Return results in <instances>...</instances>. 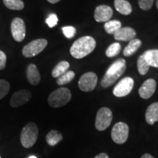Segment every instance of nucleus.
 <instances>
[{
	"instance_id": "nucleus-1",
	"label": "nucleus",
	"mask_w": 158,
	"mask_h": 158,
	"mask_svg": "<svg viewBox=\"0 0 158 158\" xmlns=\"http://www.w3.org/2000/svg\"><path fill=\"white\" fill-rule=\"evenodd\" d=\"M95 47L96 41L93 37L84 36L75 41L71 46L70 52L74 58L82 59L91 54Z\"/></svg>"
},
{
	"instance_id": "nucleus-2",
	"label": "nucleus",
	"mask_w": 158,
	"mask_h": 158,
	"mask_svg": "<svg viewBox=\"0 0 158 158\" xmlns=\"http://www.w3.org/2000/svg\"><path fill=\"white\" fill-rule=\"evenodd\" d=\"M126 70V61L118 59L108 68L101 81V86L108 88L112 86Z\"/></svg>"
},
{
	"instance_id": "nucleus-3",
	"label": "nucleus",
	"mask_w": 158,
	"mask_h": 158,
	"mask_svg": "<svg viewBox=\"0 0 158 158\" xmlns=\"http://www.w3.org/2000/svg\"><path fill=\"white\" fill-rule=\"evenodd\" d=\"M71 98L72 95L69 89L60 87L51 92L48 98V102L51 107L60 108L68 104Z\"/></svg>"
},
{
	"instance_id": "nucleus-4",
	"label": "nucleus",
	"mask_w": 158,
	"mask_h": 158,
	"mask_svg": "<svg viewBox=\"0 0 158 158\" xmlns=\"http://www.w3.org/2000/svg\"><path fill=\"white\" fill-rule=\"evenodd\" d=\"M38 137V128L34 122H29L23 127L21 133V143L24 148L29 149L35 145Z\"/></svg>"
},
{
	"instance_id": "nucleus-5",
	"label": "nucleus",
	"mask_w": 158,
	"mask_h": 158,
	"mask_svg": "<svg viewBox=\"0 0 158 158\" xmlns=\"http://www.w3.org/2000/svg\"><path fill=\"white\" fill-rule=\"evenodd\" d=\"M47 45H48V41L44 38L35 40L23 47L22 54L27 58L35 56L42 52Z\"/></svg>"
},
{
	"instance_id": "nucleus-6",
	"label": "nucleus",
	"mask_w": 158,
	"mask_h": 158,
	"mask_svg": "<svg viewBox=\"0 0 158 158\" xmlns=\"http://www.w3.org/2000/svg\"><path fill=\"white\" fill-rule=\"evenodd\" d=\"M113 119V114L108 108H100L97 114L95 119V127L99 131H103L109 127Z\"/></svg>"
},
{
	"instance_id": "nucleus-7",
	"label": "nucleus",
	"mask_w": 158,
	"mask_h": 158,
	"mask_svg": "<svg viewBox=\"0 0 158 158\" xmlns=\"http://www.w3.org/2000/svg\"><path fill=\"white\" fill-rule=\"evenodd\" d=\"M129 135V127L122 122L115 124L111 130V138L116 143L122 144L127 141Z\"/></svg>"
},
{
	"instance_id": "nucleus-8",
	"label": "nucleus",
	"mask_w": 158,
	"mask_h": 158,
	"mask_svg": "<svg viewBox=\"0 0 158 158\" xmlns=\"http://www.w3.org/2000/svg\"><path fill=\"white\" fill-rule=\"evenodd\" d=\"M133 86V79L130 77H125L116 85L115 87L114 88L113 94L117 98L125 97L131 92Z\"/></svg>"
},
{
	"instance_id": "nucleus-9",
	"label": "nucleus",
	"mask_w": 158,
	"mask_h": 158,
	"mask_svg": "<svg viewBox=\"0 0 158 158\" xmlns=\"http://www.w3.org/2000/svg\"><path fill=\"white\" fill-rule=\"evenodd\" d=\"M98 83V76L93 72L84 73L78 81L79 89L83 92H91L96 87Z\"/></svg>"
},
{
	"instance_id": "nucleus-10",
	"label": "nucleus",
	"mask_w": 158,
	"mask_h": 158,
	"mask_svg": "<svg viewBox=\"0 0 158 158\" xmlns=\"http://www.w3.org/2000/svg\"><path fill=\"white\" fill-rule=\"evenodd\" d=\"M11 33L13 39L17 42H21L26 36V27L24 21L21 18H15L11 22Z\"/></svg>"
},
{
	"instance_id": "nucleus-11",
	"label": "nucleus",
	"mask_w": 158,
	"mask_h": 158,
	"mask_svg": "<svg viewBox=\"0 0 158 158\" xmlns=\"http://www.w3.org/2000/svg\"><path fill=\"white\" fill-rule=\"evenodd\" d=\"M31 98L30 91L27 89H21L15 92L10 100L11 107L17 108L28 102Z\"/></svg>"
},
{
	"instance_id": "nucleus-12",
	"label": "nucleus",
	"mask_w": 158,
	"mask_h": 158,
	"mask_svg": "<svg viewBox=\"0 0 158 158\" xmlns=\"http://www.w3.org/2000/svg\"><path fill=\"white\" fill-rule=\"evenodd\" d=\"M113 13V10L109 6L106 5H99L94 10V18L97 22H107L111 19Z\"/></svg>"
},
{
	"instance_id": "nucleus-13",
	"label": "nucleus",
	"mask_w": 158,
	"mask_h": 158,
	"mask_svg": "<svg viewBox=\"0 0 158 158\" xmlns=\"http://www.w3.org/2000/svg\"><path fill=\"white\" fill-rule=\"evenodd\" d=\"M156 87H157V84H156L155 80L152 78L147 79L140 87L138 93L141 98L147 100L153 95L155 92Z\"/></svg>"
},
{
	"instance_id": "nucleus-14",
	"label": "nucleus",
	"mask_w": 158,
	"mask_h": 158,
	"mask_svg": "<svg viewBox=\"0 0 158 158\" xmlns=\"http://www.w3.org/2000/svg\"><path fill=\"white\" fill-rule=\"evenodd\" d=\"M114 35L116 40L130 41L135 38L136 31L131 27H121Z\"/></svg>"
},
{
	"instance_id": "nucleus-15",
	"label": "nucleus",
	"mask_w": 158,
	"mask_h": 158,
	"mask_svg": "<svg viewBox=\"0 0 158 158\" xmlns=\"http://www.w3.org/2000/svg\"><path fill=\"white\" fill-rule=\"evenodd\" d=\"M27 78L29 83L36 86L40 81V74L35 64H29L27 69Z\"/></svg>"
},
{
	"instance_id": "nucleus-16",
	"label": "nucleus",
	"mask_w": 158,
	"mask_h": 158,
	"mask_svg": "<svg viewBox=\"0 0 158 158\" xmlns=\"http://www.w3.org/2000/svg\"><path fill=\"white\" fill-rule=\"evenodd\" d=\"M146 122L152 125L158 121V102L152 103L146 110Z\"/></svg>"
},
{
	"instance_id": "nucleus-17",
	"label": "nucleus",
	"mask_w": 158,
	"mask_h": 158,
	"mask_svg": "<svg viewBox=\"0 0 158 158\" xmlns=\"http://www.w3.org/2000/svg\"><path fill=\"white\" fill-rule=\"evenodd\" d=\"M142 55L149 66L158 68V49L146 51Z\"/></svg>"
},
{
	"instance_id": "nucleus-18",
	"label": "nucleus",
	"mask_w": 158,
	"mask_h": 158,
	"mask_svg": "<svg viewBox=\"0 0 158 158\" xmlns=\"http://www.w3.org/2000/svg\"><path fill=\"white\" fill-rule=\"evenodd\" d=\"M114 6L116 10L122 15H127L132 13V6L126 0H115Z\"/></svg>"
},
{
	"instance_id": "nucleus-19",
	"label": "nucleus",
	"mask_w": 158,
	"mask_h": 158,
	"mask_svg": "<svg viewBox=\"0 0 158 158\" xmlns=\"http://www.w3.org/2000/svg\"><path fill=\"white\" fill-rule=\"evenodd\" d=\"M142 42L139 39H133L130 40L127 46L125 47L123 51V54L125 56H130L133 55L138 49L141 46Z\"/></svg>"
},
{
	"instance_id": "nucleus-20",
	"label": "nucleus",
	"mask_w": 158,
	"mask_h": 158,
	"mask_svg": "<svg viewBox=\"0 0 158 158\" xmlns=\"http://www.w3.org/2000/svg\"><path fill=\"white\" fill-rule=\"evenodd\" d=\"M63 139L62 135L59 133L57 130H52L50 132H48V134L46 135L45 137V140H46L47 143L51 147H54L59 142L62 141Z\"/></svg>"
},
{
	"instance_id": "nucleus-21",
	"label": "nucleus",
	"mask_w": 158,
	"mask_h": 158,
	"mask_svg": "<svg viewBox=\"0 0 158 158\" xmlns=\"http://www.w3.org/2000/svg\"><path fill=\"white\" fill-rule=\"evenodd\" d=\"M70 68V64L67 61H62V62H59L54 68L52 70V76L54 78H59L67 71H68V69Z\"/></svg>"
},
{
	"instance_id": "nucleus-22",
	"label": "nucleus",
	"mask_w": 158,
	"mask_h": 158,
	"mask_svg": "<svg viewBox=\"0 0 158 158\" xmlns=\"http://www.w3.org/2000/svg\"><path fill=\"white\" fill-rule=\"evenodd\" d=\"M122 27V23L117 20L108 21L105 23L104 29L108 34L114 35Z\"/></svg>"
},
{
	"instance_id": "nucleus-23",
	"label": "nucleus",
	"mask_w": 158,
	"mask_h": 158,
	"mask_svg": "<svg viewBox=\"0 0 158 158\" xmlns=\"http://www.w3.org/2000/svg\"><path fill=\"white\" fill-rule=\"evenodd\" d=\"M6 7L12 10H21L24 7V3L21 0H3Z\"/></svg>"
},
{
	"instance_id": "nucleus-24",
	"label": "nucleus",
	"mask_w": 158,
	"mask_h": 158,
	"mask_svg": "<svg viewBox=\"0 0 158 158\" xmlns=\"http://www.w3.org/2000/svg\"><path fill=\"white\" fill-rule=\"evenodd\" d=\"M75 75L76 74H75L73 71H67L65 73L59 76V78H57V84H59V86H62V85L69 84V83L73 80V78H75Z\"/></svg>"
},
{
	"instance_id": "nucleus-25",
	"label": "nucleus",
	"mask_w": 158,
	"mask_h": 158,
	"mask_svg": "<svg viewBox=\"0 0 158 158\" xmlns=\"http://www.w3.org/2000/svg\"><path fill=\"white\" fill-rule=\"evenodd\" d=\"M137 67H138V73H139L141 76H144V75H146L148 73V71H149L150 66L148 64V63L146 62V60L143 58V55L140 56L139 58L138 59Z\"/></svg>"
},
{
	"instance_id": "nucleus-26",
	"label": "nucleus",
	"mask_w": 158,
	"mask_h": 158,
	"mask_svg": "<svg viewBox=\"0 0 158 158\" xmlns=\"http://www.w3.org/2000/svg\"><path fill=\"white\" fill-rule=\"evenodd\" d=\"M121 51V45L118 43H112L111 45H109V47L106 49V55L109 58L114 57L120 53Z\"/></svg>"
},
{
	"instance_id": "nucleus-27",
	"label": "nucleus",
	"mask_w": 158,
	"mask_h": 158,
	"mask_svg": "<svg viewBox=\"0 0 158 158\" xmlns=\"http://www.w3.org/2000/svg\"><path fill=\"white\" fill-rule=\"evenodd\" d=\"M10 85L7 81L5 79H0V100L3 99L8 94Z\"/></svg>"
},
{
	"instance_id": "nucleus-28",
	"label": "nucleus",
	"mask_w": 158,
	"mask_h": 158,
	"mask_svg": "<svg viewBox=\"0 0 158 158\" xmlns=\"http://www.w3.org/2000/svg\"><path fill=\"white\" fill-rule=\"evenodd\" d=\"M62 29L63 31V34H64V36L68 39L73 38L76 33V29L73 27H71V26L63 27Z\"/></svg>"
},
{
	"instance_id": "nucleus-29",
	"label": "nucleus",
	"mask_w": 158,
	"mask_h": 158,
	"mask_svg": "<svg viewBox=\"0 0 158 158\" xmlns=\"http://www.w3.org/2000/svg\"><path fill=\"white\" fill-rule=\"evenodd\" d=\"M154 0H138V5L140 8L143 10H149L152 8Z\"/></svg>"
},
{
	"instance_id": "nucleus-30",
	"label": "nucleus",
	"mask_w": 158,
	"mask_h": 158,
	"mask_svg": "<svg viewBox=\"0 0 158 158\" xmlns=\"http://www.w3.org/2000/svg\"><path fill=\"white\" fill-rule=\"evenodd\" d=\"M45 23L48 24V26L50 28H53L58 23V18H57V15L54 13H51L48 15V17L47 18L46 20H45Z\"/></svg>"
},
{
	"instance_id": "nucleus-31",
	"label": "nucleus",
	"mask_w": 158,
	"mask_h": 158,
	"mask_svg": "<svg viewBox=\"0 0 158 158\" xmlns=\"http://www.w3.org/2000/svg\"><path fill=\"white\" fill-rule=\"evenodd\" d=\"M6 62H7V56L2 51H0V70L5 68Z\"/></svg>"
},
{
	"instance_id": "nucleus-32",
	"label": "nucleus",
	"mask_w": 158,
	"mask_h": 158,
	"mask_svg": "<svg viewBox=\"0 0 158 158\" xmlns=\"http://www.w3.org/2000/svg\"><path fill=\"white\" fill-rule=\"evenodd\" d=\"M94 158H109V157H108V155L106 153L102 152V153H100L97 156H95Z\"/></svg>"
},
{
	"instance_id": "nucleus-33",
	"label": "nucleus",
	"mask_w": 158,
	"mask_h": 158,
	"mask_svg": "<svg viewBox=\"0 0 158 158\" xmlns=\"http://www.w3.org/2000/svg\"><path fill=\"white\" fill-rule=\"evenodd\" d=\"M141 158H155V157H154L152 155H150V154L147 153V154H144Z\"/></svg>"
},
{
	"instance_id": "nucleus-34",
	"label": "nucleus",
	"mask_w": 158,
	"mask_h": 158,
	"mask_svg": "<svg viewBox=\"0 0 158 158\" xmlns=\"http://www.w3.org/2000/svg\"><path fill=\"white\" fill-rule=\"evenodd\" d=\"M59 1H60V0H48V2H50L51 4H56L57 2H59Z\"/></svg>"
},
{
	"instance_id": "nucleus-35",
	"label": "nucleus",
	"mask_w": 158,
	"mask_h": 158,
	"mask_svg": "<svg viewBox=\"0 0 158 158\" xmlns=\"http://www.w3.org/2000/svg\"><path fill=\"white\" fill-rule=\"evenodd\" d=\"M156 6H157V7L158 9V0H157V2H156Z\"/></svg>"
},
{
	"instance_id": "nucleus-36",
	"label": "nucleus",
	"mask_w": 158,
	"mask_h": 158,
	"mask_svg": "<svg viewBox=\"0 0 158 158\" xmlns=\"http://www.w3.org/2000/svg\"><path fill=\"white\" fill-rule=\"evenodd\" d=\"M29 158H37V157H35V156H30Z\"/></svg>"
},
{
	"instance_id": "nucleus-37",
	"label": "nucleus",
	"mask_w": 158,
	"mask_h": 158,
	"mask_svg": "<svg viewBox=\"0 0 158 158\" xmlns=\"http://www.w3.org/2000/svg\"><path fill=\"white\" fill-rule=\"evenodd\" d=\"M0 158H1V156H0Z\"/></svg>"
}]
</instances>
